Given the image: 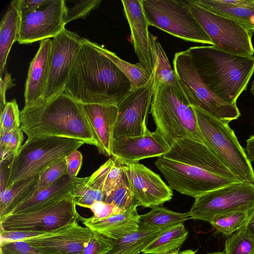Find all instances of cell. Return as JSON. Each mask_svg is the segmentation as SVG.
<instances>
[{
    "mask_svg": "<svg viewBox=\"0 0 254 254\" xmlns=\"http://www.w3.org/2000/svg\"><path fill=\"white\" fill-rule=\"evenodd\" d=\"M126 75L82 38L64 92L82 103L117 105L130 91Z\"/></svg>",
    "mask_w": 254,
    "mask_h": 254,
    "instance_id": "obj_1",
    "label": "cell"
},
{
    "mask_svg": "<svg viewBox=\"0 0 254 254\" xmlns=\"http://www.w3.org/2000/svg\"><path fill=\"white\" fill-rule=\"evenodd\" d=\"M20 127L27 138L50 136L76 139L98 146L80 103L64 91L20 111Z\"/></svg>",
    "mask_w": 254,
    "mask_h": 254,
    "instance_id": "obj_2",
    "label": "cell"
},
{
    "mask_svg": "<svg viewBox=\"0 0 254 254\" xmlns=\"http://www.w3.org/2000/svg\"><path fill=\"white\" fill-rule=\"evenodd\" d=\"M199 77L216 96L237 105L254 73V56L224 51L214 46H196L187 50Z\"/></svg>",
    "mask_w": 254,
    "mask_h": 254,
    "instance_id": "obj_3",
    "label": "cell"
},
{
    "mask_svg": "<svg viewBox=\"0 0 254 254\" xmlns=\"http://www.w3.org/2000/svg\"><path fill=\"white\" fill-rule=\"evenodd\" d=\"M150 113L155 124V130L170 147L176 139L184 138L206 145L194 109L178 83L154 82Z\"/></svg>",
    "mask_w": 254,
    "mask_h": 254,
    "instance_id": "obj_4",
    "label": "cell"
},
{
    "mask_svg": "<svg viewBox=\"0 0 254 254\" xmlns=\"http://www.w3.org/2000/svg\"><path fill=\"white\" fill-rule=\"evenodd\" d=\"M83 144L81 140L63 137L27 138L11 159L7 186L40 175L48 167L77 150Z\"/></svg>",
    "mask_w": 254,
    "mask_h": 254,
    "instance_id": "obj_5",
    "label": "cell"
},
{
    "mask_svg": "<svg viewBox=\"0 0 254 254\" xmlns=\"http://www.w3.org/2000/svg\"><path fill=\"white\" fill-rule=\"evenodd\" d=\"M200 131L208 146L241 182L254 184V171L245 150L229 123L192 107Z\"/></svg>",
    "mask_w": 254,
    "mask_h": 254,
    "instance_id": "obj_6",
    "label": "cell"
},
{
    "mask_svg": "<svg viewBox=\"0 0 254 254\" xmlns=\"http://www.w3.org/2000/svg\"><path fill=\"white\" fill-rule=\"evenodd\" d=\"M173 66L177 82L191 106L228 123L240 116L237 105L224 101L204 83L187 50L175 53Z\"/></svg>",
    "mask_w": 254,
    "mask_h": 254,
    "instance_id": "obj_7",
    "label": "cell"
},
{
    "mask_svg": "<svg viewBox=\"0 0 254 254\" xmlns=\"http://www.w3.org/2000/svg\"><path fill=\"white\" fill-rule=\"evenodd\" d=\"M142 5L150 26L185 41L214 46L187 0H143Z\"/></svg>",
    "mask_w": 254,
    "mask_h": 254,
    "instance_id": "obj_8",
    "label": "cell"
},
{
    "mask_svg": "<svg viewBox=\"0 0 254 254\" xmlns=\"http://www.w3.org/2000/svg\"><path fill=\"white\" fill-rule=\"evenodd\" d=\"M187 2L215 47L236 55L254 56L253 34L244 26L200 6L194 0H187Z\"/></svg>",
    "mask_w": 254,
    "mask_h": 254,
    "instance_id": "obj_9",
    "label": "cell"
},
{
    "mask_svg": "<svg viewBox=\"0 0 254 254\" xmlns=\"http://www.w3.org/2000/svg\"><path fill=\"white\" fill-rule=\"evenodd\" d=\"M254 207V184L237 182L195 198L189 218L209 222L226 214Z\"/></svg>",
    "mask_w": 254,
    "mask_h": 254,
    "instance_id": "obj_10",
    "label": "cell"
},
{
    "mask_svg": "<svg viewBox=\"0 0 254 254\" xmlns=\"http://www.w3.org/2000/svg\"><path fill=\"white\" fill-rule=\"evenodd\" d=\"M72 196L39 209L0 218V229L9 231H50L77 222L80 215Z\"/></svg>",
    "mask_w": 254,
    "mask_h": 254,
    "instance_id": "obj_11",
    "label": "cell"
},
{
    "mask_svg": "<svg viewBox=\"0 0 254 254\" xmlns=\"http://www.w3.org/2000/svg\"><path fill=\"white\" fill-rule=\"evenodd\" d=\"M155 165L172 190L194 198L237 182L163 156L157 158Z\"/></svg>",
    "mask_w": 254,
    "mask_h": 254,
    "instance_id": "obj_12",
    "label": "cell"
},
{
    "mask_svg": "<svg viewBox=\"0 0 254 254\" xmlns=\"http://www.w3.org/2000/svg\"><path fill=\"white\" fill-rule=\"evenodd\" d=\"M66 9L64 0H46L32 11L20 9L18 43L28 44L57 36L65 28Z\"/></svg>",
    "mask_w": 254,
    "mask_h": 254,
    "instance_id": "obj_13",
    "label": "cell"
},
{
    "mask_svg": "<svg viewBox=\"0 0 254 254\" xmlns=\"http://www.w3.org/2000/svg\"><path fill=\"white\" fill-rule=\"evenodd\" d=\"M82 38L76 33L65 28L51 39L43 100L50 99L64 91L70 70L81 45Z\"/></svg>",
    "mask_w": 254,
    "mask_h": 254,
    "instance_id": "obj_14",
    "label": "cell"
},
{
    "mask_svg": "<svg viewBox=\"0 0 254 254\" xmlns=\"http://www.w3.org/2000/svg\"><path fill=\"white\" fill-rule=\"evenodd\" d=\"M154 88V76L144 85L130 91L117 104L118 115L114 139L144 134L148 130L147 119Z\"/></svg>",
    "mask_w": 254,
    "mask_h": 254,
    "instance_id": "obj_15",
    "label": "cell"
},
{
    "mask_svg": "<svg viewBox=\"0 0 254 254\" xmlns=\"http://www.w3.org/2000/svg\"><path fill=\"white\" fill-rule=\"evenodd\" d=\"M125 178L137 206L152 208L170 201L173 193L160 176L139 162L123 165Z\"/></svg>",
    "mask_w": 254,
    "mask_h": 254,
    "instance_id": "obj_16",
    "label": "cell"
},
{
    "mask_svg": "<svg viewBox=\"0 0 254 254\" xmlns=\"http://www.w3.org/2000/svg\"><path fill=\"white\" fill-rule=\"evenodd\" d=\"M163 156L236 182L239 181L208 146L189 138L175 140Z\"/></svg>",
    "mask_w": 254,
    "mask_h": 254,
    "instance_id": "obj_17",
    "label": "cell"
},
{
    "mask_svg": "<svg viewBox=\"0 0 254 254\" xmlns=\"http://www.w3.org/2000/svg\"><path fill=\"white\" fill-rule=\"evenodd\" d=\"M170 147L158 131L152 132L148 129L140 135L114 139L112 156L122 164L127 165L144 159L163 156Z\"/></svg>",
    "mask_w": 254,
    "mask_h": 254,
    "instance_id": "obj_18",
    "label": "cell"
},
{
    "mask_svg": "<svg viewBox=\"0 0 254 254\" xmlns=\"http://www.w3.org/2000/svg\"><path fill=\"white\" fill-rule=\"evenodd\" d=\"M88 178L89 177L78 178L65 175L47 187L37 188L30 197L16 205L6 215L33 211L75 196Z\"/></svg>",
    "mask_w": 254,
    "mask_h": 254,
    "instance_id": "obj_19",
    "label": "cell"
},
{
    "mask_svg": "<svg viewBox=\"0 0 254 254\" xmlns=\"http://www.w3.org/2000/svg\"><path fill=\"white\" fill-rule=\"evenodd\" d=\"M124 15L130 30V42L139 63L149 72L153 71L150 51V26L143 8V0H121Z\"/></svg>",
    "mask_w": 254,
    "mask_h": 254,
    "instance_id": "obj_20",
    "label": "cell"
},
{
    "mask_svg": "<svg viewBox=\"0 0 254 254\" xmlns=\"http://www.w3.org/2000/svg\"><path fill=\"white\" fill-rule=\"evenodd\" d=\"M83 109L95 136L100 154L112 156L114 131L118 115L117 105L83 104Z\"/></svg>",
    "mask_w": 254,
    "mask_h": 254,
    "instance_id": "obj_21",
    "label": "cell"
},
{
    "mask_svg": "<svg viewBox=\"0 0 254 254\" xmlns=\"http://www.w3.org/2000/svg\"><path fill=\"white\" fill-rule=\"evenodd\" d=\"M137 206L103 218L93 216L84 218L79 216L78 220L92 231L113 240H117L137 231L141 222L137 212Z\"/></svg>",
    "mask_w": 254,
    "mask_h": 254,
    "instance_id": "obj_22",
    "label": "cell"
},
{
    "mask_svg": "<svg viewBox=\"0 0 254 254\" xmlns=\"http://www.w3.org/2000/svg\"><path fill=\"white\" fill-rule=\"evenodd\" d=\"M95 232L77 222L53 236L26 241L33 246L53 254H82Z\"/></svg>",
    "mask_w": 254,
    "mask_h": 254,
    "instance_id": "obj_23",
    "label": "cell"
},
{
    "mask_svg": "<svg viewBox=\"0 0 254 254\" xmlns=\"http://www.w3.org/2000/svg\"><path fill=\"white\" fill-rule=\"evenodd\" d=\"M51 47V39L41 41L39 48L30 64L25 85L24 108L33 106L43 100Z\"/></svg>",
    "mask_w": 254,
    "mask_h": 254,
    "instance_id": "obj_24",
    "label": "cell"
},
{
    "mask_svg": "<svg viewBox=\"0 0 254 254\" xmlns=\"http://www.w3.org/2000/svg\"><path fill=\"white\" fill-rule=\"evenodd\" d=\"M20 1L14 0L3 15L0 25V77L5 70L7 59L13 43L17 41L20 22Z\"/></svg>",
    "mask_w": 254,
    "mask_h": 254,
    "instance_id": "obj_25",
    "label": "cell"
},
{
    "mask_svg": "<svg viewBox=\"0 0 254 254\" xmlns=\"http://www.w3.org/2000/svg\"><path fill=\"white\" fill-rule=\"evenodd\" d=\"M200 6L240 23L254 34V0H241L239 5H226L218 0H194Z\"/></svg>",
    "mask_w": 254,
    "mask_h": 254,
    "instance_id": "obj_26",
    "label": "cell"
},
{
    "mask_svg": "<svg viewBox=\"0 0 254 254\" xmlns=\"http://www.w3.org/2000/svg\"><path fill=\"white\" fill-rule=\"evenodd\" d=\"M114 160V157H111L89 177L87 182L75 196L77 205L87 208L95 202L104 201L105 184Z\"/></svg>",
    "mask_w": 254,
    "mask_h": 254,
    "instance_id": "obj_27",
    "label": "cell"
},
{
    "mask_svg": "<svg viewBox=\"0 0 254 254\" xmlns=\"http://www.w3.org/2000/svg\"><path fill=\"white\" fill-rule=\"evenodd\" d=\"M39 177L38 175L17 181L0 191V218L34 193Z\"/></svg>",
    "mask_w": 254,
    "mask_h": 254,
    "instance_id": "obj_28",
    "label": "cell"
},
{
    "mask_svg": "<svg viewBox=\"0 0 254 254\" xmlns=\"http://www.w3.org/2000/svg\"><path fill=\"white\" fill-rule=\"evenodd\" d=\"M188 231L181 223L162 231L142 251L143 254H169L180 251Z\"/></svg>",
    "mask_w": 254,
    "mask_h": 254,
    "instance_id": "obj_29",
    "label": "cell"
},
{
    "mask_svg": "<svg viewBox=\"0 0 254 254\" xmlns=\"http://www.w3.org/2000/svg\"><path fill=\"white\" fill-rule=\"evenodd\" d=\"M164 230L139 228L122 238L113 241V248L108 254H138Z\"/></svg>",
    "mask_w": 254,
    "mask_h": 254,
    "instance_id": "obj_30",
    "label": "cell"
},
{
    "mask_svg": "<svg viewBox=\"0 0 254 254\" xmlns=\"http://www.w3.org/2000/svg\"><path fill=\"white\" fill-rule=\"evenodd\" d=\"M91 43L95 49L109 59L126 75L130 83V91L144 85L150 79L152 73L145 70L140 63L131 64L104 47L92 41Z\"/></svg>",
    "mask_w": 254,
    "mask_h": 254,
    "instance_id": "obj_31",
    "label": "cell"
},
{
    "mask_svg": "<svg viewBox=\"0 0 254 254\" xmlns=\"http://www.w3.org/2000/svg\"><path fill=\"white\" fill-rule=\"evenodd\" d=\"M189 219L188 213L176 212L162 206H155L148 213L140 215L139 228L163 230L183 223Z\"/></svg>",
    "mask_w": 254,
    "mask_h": 254,
    "instance_id": "obj_32",
    "label": "cell"
},
{
    "mask_svg": "<svg viewBox=\"0 0 254 254\" xmlns=\"http://www.w3.org/2000/svg\"><path fill=\"white\" fill-rule=\"evenodd\" d=\"M149 46L154 82L177 84L174 70L171 68L165 51L157 40V37L151 33L149 34Z\"/></svg>",
    "mask_w": 254,
    "mask_h": 254,
    "instance_id": "obj_33",
    "label": "cell"
},
{
    "mask_svg": "<svg viewBox=\"0 0 254 254\" xmlns=\"http://www.w3.org/2000/svg\"><path fill=\"white\" fill-rule=\"evenodd\" d=\"M250 211L238 212L217 217L209 223L218 233L232 235L246 223Z\"/></svg>",
    "mask_w": 254,
    "mask_h": 254,
    "instance_id": "obj_34",
    "label": "cell"
},
{
    "mask_svg": "<svg viewBox=\"0 0 254 254\" xmlns=\"http://www.w3.org/2000/svg\"><path fill=\"white\" fill-rule=\"evenodd\" d=\"M21 127L0 132V161L11 159L19 151L23 141Z\"/></svg>",
    "mask_w": 254,
    "mask_h": 254,
    "instance_id": "obj_35",
    "label": "cell"
},
{
    "mask_svg": "<svg viewBox=\"0 0 254 254\" xmlns=\"http://www.w3.org/2000/svg\"><path fill=\"white\" fill-rule=\"evenodd\" d=\"M224 252L226 254H254V241L242 227L226 240Z\"/></svg>",
    "mask_w": 254,
    "mask_h": 254,
    "instance_id": "obj_36",
    "label": "cell"
},
{
    "mask_svg": "<svg viewBox=\"0 0 254 254\" xmlns=\"http://www.w3.org/2000/svg\"><path fill=\"white\" fill-rule=\"evenodd\" d=\"M104 202L114 205L122 211L136 205L124 175Z\"/></svg>",
    "mask_w": 254,
    "mask_h": 254,
    "instance_id": "obj_37",
    "label": "cell"
},
{
    "mask_svg": "<svg viewBox=\"0 0 254 254\" xmlns=\"http://www.w3.org/2000/svg\"><path fill=\"white\" fill-rule=\"evenodd\" d=\"M75 224L63 229L44 232L9 231L0 229V245L7 243L28 241L53 236L68 229Z\"/></svg>",
    "mask_w": 254,
    "mask_h": 254,
    "instance_id": "obj_38",
    "label": "cell"
},
{
    "mask_svg": "<svg viewBox=\"0 0 254 254\" xmlns=\"http://www.w3.org/2000/svg\"><path fill=\"white\" fill-rule=\"evenodd\" d=\"M20 111L15 99L6 102L0 117V132L20 127Z\"/></svg>",
    "mask_w": 254,
    "mask_h": 254,
    "instance_id": "obj_39",
    "label": "cell"
},
{
    "mask_svg": "<svg viewBox=\"0 0 254 254\" xmlns=\"http://www.w3.org/2000/svg\"><path fill=\"white\" fill-rule=\"evenodd\" d=\"M65 175H67V169L64 157L48 167L39 175L37 188L47 187Z\"/></svg>",
    "mask_w": 254,
    "mask_h": 254,
    "instance_id": "obj_40",
    "label": "cell"
},
{
    "mask_svg": "<svg viewBox=\"0 0 254 254\" xmlns=\"http://www.w3.org/2000/svg\"><path fill=\"white\" fill-rule=\"evenodd\" d=\"M101 2V0H81L75 1V3L70 7L66 5L65 24L78 18H85L91 11L99 6Z\"/></svg>",
    "mask_w": 254,
    "mask_h": 254,
    "instance_id": "obj_41",
    "label": "cell"
},
{
    "mask_svg": "<svg viewBox=\"0 0 254 254\" xmlns=\"http://www.w3.org/2000/svg\"><path fill=\"white\" fill-rule=\"evenodd\" d=\"M113 245L112 240L95 232L84 247L82 254H108Z\"/></svg>",
    "mask_w": 254,
    "mask_h": 254,
    "instance_id": "obj_42",
    "label": "cell"
},
{
    "mask_svg": "<svg viewBox=\"0 0 254 254\" xmlns=\"http://www.w3.org/2000/svg\"><path fill=\"white\" fill-rule=\"evenodd\" d=\"M0 254H53L38 248L26 241L0 245Z\"/></svg>",
    "mask_w": 254,
    "mask_h": 254,
    "instance_id": "obj_43",
    "label": "cell"
},
{
    "mask_svg": "<svg viewBox=\"0 0 254 254\" xmlns=\"http://www.w3.org/2000/svg\"><path fill=\"white\" fill-rule=\"evenodd\" d=\"M114 159L113 164L107 175L105 184V199L115 189L124 175L123 165L115 158L114 157Z\"/></svg>",
    "mask_w": 254,
    "mask_h": 254,
    "instance_id": "obj_44",
    "label": "cell"
},
{
    "mask_svg": "<svg viewBox=\"0 0 254 254\" xmlns=\"http://www.w3.org/2000/svg\"><path fill=\"white\" fill-rule=\"evenodd\" d=\"M89 208L93 213V216L96 218H103L122 211L114 205L103 201L95 202Z\"/></svg>",
    "mask_w": 254,
    "mask_h": 254,
    "instance_id": "obj_45",
    "label": "cell"
},
{
    "mask_svg": "<svg viewBox=\"0 0 254 254\" xmlns=\"http://www.w3.org/2000/svg\"><path fill=\"white\" fill-rule=\"evenodd\" d=\"M67 175L77 177L82 164L83 157L80 151L75 150L65 157Z\"/></svg>",
    "mask_w": 254,
    "mask_h": 254,
    "instance_id": "obj_46",
    "label": "cell"
},
{
    "mask_svg": "<svg viewBox=\"0 0 254 254\" xmlns=\"http://www.w3.org/2000/svg\"><path fill=\"white\" fill-rule=\"evenodd\" d=\"M10 73L5 69L2 77H0V109L2 111L6 105L5 93L7 89L15 86Z\"/></svg>",
    "mask_w": 254,
    "mask_h": 254,
    "instance_id": "obj_47",
    "label": "cell"
},
{
    "mask_svg": "<svg viewBox=\"0 0 254 254\" xmlns=\"http://www.w3.org/2000/svg\"><path fill=\"white\" fill-rule=\"evenodd\" d=\"M46 0H20V9L21 11H32L40 7Z\"/></svg>",
    "mask_w": 254,
    "mask_h": 254,
    "instance_id": "obj_48",
    "label": "cell"
},
{
    "mask_svg": "<svg viewBox=\"0 0 254 254\" xmlns=\"http://www.w3.org/2000/svg\"><path fill=\"white\" fill-rule=\"evenodd\" d=\"M242 227L254 241V207L250 211L248 220Z\"/></svg>",
    "mask_w": 254,
    "mask_h": 254,
    "instance_id": "obj_49",
    "label": "cell"
},
{
    "mask_svg": "<svg viewBox=\"0 0 254 254\" xmlns=\"http://www.w3.org/2000/svg\"><path fill=\"white\" fill-rule=\"evenodd\" d=\"M245 151L249 161L254 162V134L247 140Z\"/></svg>",
    "mask_w": 254,
    "mask_h": 254,
    "instance_id": "obj_50",
    "label": "cell"
},
{
    "mask_svg": "<svg viewBox=\"0 0 254 254\" xmlns=\"http://www.w3.org/2000/svg\"><path fill=\"white\" fill-rule=\"evenodd\" d=\"M196 251H193L192 250H186L169 254H196Z\"/></svg>",
    "mask_w": 254,
    "mask_h": 254,
    "instance_id": "obj_51",
    "label": "cell"
},
{
    "mask_svg": "<svg viewBox=\"0 0 254 254\" xmlns=\"http://www.w3.org/2000/svg\"><path fill=\"white\" fill-rule=\"evenodd\" d=\"M251 92L252 94L254 96V80L253 81L251 84Z\"/></svg>",
    "mask_w": 254,
    "mask_h": 254,
    "instance_id": "obj_52",
    "label": "cell"
},
{
    "mask_svg": "<svg viewBox=\"0 0 254 254\" xmlns=\"http://www.w3.org/2000/svg\"><path fill=\"white\" fill-rule=\"evenodd\" d=\"M207 254H226V253L223 251V252H212V253H208Z\"/></svg>",
    "mask_w": 254,
    "mask_h": 254,
    "instance_id": "obj_53",
    "label": "cell"
}]
</instances>
